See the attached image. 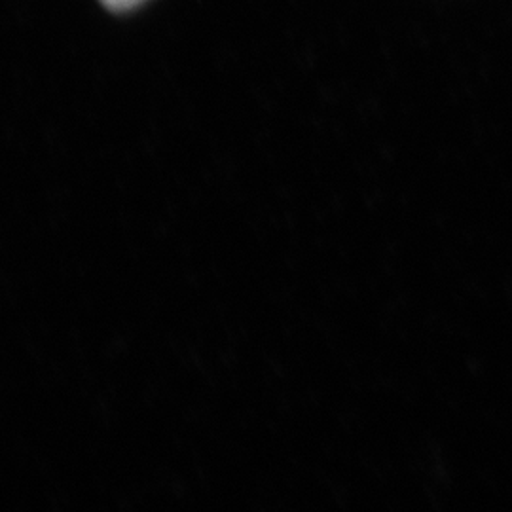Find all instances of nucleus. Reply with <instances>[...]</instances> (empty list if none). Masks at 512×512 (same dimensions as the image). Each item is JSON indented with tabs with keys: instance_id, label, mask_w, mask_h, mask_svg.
<instances>
[{
	"instance_id": "nucleus-1",
	"label": "nucleus",
	"mask_w": 512,
	"mask_h": 512,
	"mask_svg": "<svg viewBox=\"0 0 512 512\" xmlns=\"http://www.w3.org/2000/svg\"><path fill=\"white\" fill-rule=\"evenodd\" d=\"M101 2L110 10H114V12H126V10H131V8L139 6V4H143L145 0H101Z\"/></svg>"
}]
</instances>
